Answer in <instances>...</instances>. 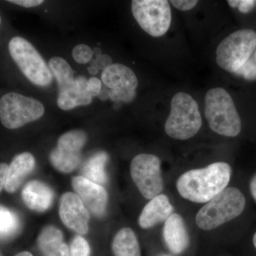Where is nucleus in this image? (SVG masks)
<instances>
[{
  "label": "nucleus",
  "instance_id": "8",
  "mask_svg": "<svg viewBox=\"0 0 256 256\" xmlns=\"http://www.w3.org/2000/svg\"><path fill=\"white\" fill-rule=\"evenodd\" d=\"M132 12L138 24L153 37L163 36L170 28L172 12L166 0H133Z\"/></svg>",
  "mask_w": 256,
  "mask_h": 256
},
{
  "label": "nucleus",
  "instance_id": "23",
  "mask_svg": "<svg viewBox=\"0 0 256 256\" xmlns=\"http://www.w3.org/2000/svg\"><path fill=\"white\" fill-rule=\"evenodd\" d=\"M92 102V98L86 92L80 90L58 94L57 105L62 110H69L82 106H88Z\"/></svg>",
  "mask_w": 256,
  "mask_h": 256
},
{
  "label": "nucleus",
  "instance_id": "15",
  "mask_svg": "<svg viewBox=\"0 0 256 256\" xmlns=\"http://www.w3.org/2000/svg\"><path fill=\"white\" fill-rule=\"evenodd\" d=\"M174 210L169 198L160 194L146 204L138 218V224L142 228H152L162 222H166L174 214Z\"/></svg>",
  "mask_w": 256,
  "mask_h": 256
},
{
  "label": "nucleus",
  "instance_id": "13",
  "mask_svg": "<svg viewBox=\"0 0 256 256\" xmlns=\"http://www.w3.org/2000/svg\"><path fill=\"white\" fill-rule=\"evenodd\" d=\"M72 186L92 215L101 217L105 214L108 196L102 185L92 182L82 176H77L72 180Z\"/></svg>",
  "mask_w": 256,
  "mask_h": 256
},
{
  "label": "nucleus",
  "instance_id": "12",
  "mask_svg": "<svg viewBox=\"0 0 256 256\" xmlns=\"http://www.w3.org/2000/svg\"><path fill=\"white\" fill-rule=\"evenodd\" d=\"M60 216L64 225L78 235L88 232L90 212L76 194L67 192L62 196Z\"/></svg>",
  "mask_w": 256,
  "mask_h": 256
},
{
  "label": "nucleus",
  "instance_id": "36",
  "mask_svg": "<svg viewBox=\"0 0 256 256\" xmlns=\"http://www.w3.org/2000/svg\"><path fill=\"white\" fill-rule=\"evenodd\" d=\"M228 3L232 8H238L240 1H238V0H229V1H228Z\"/></svg>",
  "mask_w": 256,
  "mask_h": 256
},
{
  "label": "nucleus",
  "instance_id": "1",
  "mask_svg": "<svg viewBox=\"0 0 256 256\" xmlns=\"http://www.w3.org/2000/svg\"><path fill=\"white\" fill-rule=\"evenodd\" d=\"M232 172L228 163L214 162L206 168L184 173L176 181V188L185 200L207 203L226 188Z\"/></svg>",
  "mask_w": 256,
  "mask_h": 256
},
{
  "label": "nucleus",
  "instance_id": "32",
  "mask_svg": "<svg viewBox=\"0 0 256 256\" xmlns=\"http://www.w3.org/2000/svg\"><path fill=\"white\" fill-rule=\"evenodd\" d=\"M9 166L5 163H0V192L4 188L5 182H6V174H8Z\"/></svg>",
  "mask_w": 256,
  "mask_h": 256
},
{
  "label": "nucleus",
  "instance_id": "39",
  "mask_svg": "<svg viewBox=\"0 0 256 256\" xmlns=\"http://www.w3.org/2000/svg\"><path fill=\"white\" fill-rule=\"evenodd\" d=\"M252 242H254V246H255L256 249V233L254 234V238H252Z\"/></svg>",
  "mask_w": 256,
  "mask_h": 256
},
{
  "label": "nucleus",
  "instance_id": "26",
  "mask_svg": "<svg viewBox=\"0 0 256 256\" xmlns=\"http://www.w3.org/2000/svg\"><path fill=\"white\" fill-rule=\"evenodd\" d=\"M237 75L242 76L248 80H256V64L252 60H248L236 72Z\"/></svg>",
  "mask_w": 256,
  "mask_h": 256
},
{
  "label": "nucleus",
  "instance_id": "43",
  "mask_svg": "<svg viewBox=\"0 0 256 256\" xmlns=\"http://www.w3.org/2000/svg\"></svg>",
  "mask_w": 256,
  "mask_h": 256
},
{
  "label": "nucleus",
  "instance_id": "42",
  "mask_svg": "<svg viewBox=\"0 0 256 256\" xmlns=\"http://www.w3.org/2000/svg\"></svg>",
  "mask_w": 256,
  "mask_h": 256
},
{
  "label": "nucleus",
  "instance_id": "19",
  "mask_svg": "<svg viewBox=\"0 0 256 256\" xmlns=\"http://www.w3.org/2000/svg\"><path fill=\"white\" fill-rule=\"evenodd\" d=\"M48 66L58 82V94L78 89L73 69L64 58L54 57L48 62Z\"/></svg>",
  "mask_w": 256,
  "mask_h": 256
},
{
  "label": "nucleus",
  "instance_id": "29",
  "mask_svg": "<svg viewBox=\"0 0 256 256\" xmlns=\"http://www.w3.org/2000/svg\"><path fill=\"white\" fill-rule=\"evenodd\" d=\"M112 58L108 54H101L96 58V66L99 70H102L104 72L106 68H108L112 65Z\"/></svg>",
  "mask_w": 256,
  "mask_h": 256
},
{
  "label": "nucleus",
  "instance_id": "6",
  "mask_svg": "<svg viewBox=\"0 0 256 256\" xmlns=\"http://www.w3.org/2000/svg\"><path fill=\"white\" fill-rule=\"evenodd\" d=\"M256 48V32L238 30L220 42L216 52V60L220 68L236 74L249 60Z\"/></svg>",
  "mask_w": 256,
  "mask_h": 256
},
{
  "label": "nucleus",
  "instance_id": "30",
  "mask_svg": "<svg viewBox=\"0 0 256 256\" xmlns=\"http://www.w3.org/2000/svg\"><path fill=\"white\" fill-rule=\"evenodd\" d=\"M8 2L12 3L23 8H32L43 4V0H10Z\"/></svg>",
  "mask_w": 256,
  "mask_h": 256
},
{
  "label": "nucleus",
  "instance_id": "17",
  "mask_svg": "<svg viewBox=\"0 0 256 256\" xmlns=\"http://www.w3.org/2000/svg\"><path fill=\"white\" fill-rule=\"evenodd\" d=\"M36 162L30 152H23L14 156L8 168L4 188L13 194L22 186L25 178L34 170Z\"/></svg>",
  "mask_w": 256,
  "mask_h": 256
},
{
  "label": "nucleus",
  "instance_id": "16",
  "mask_svg": "<svg viewBox=\"0 0 256 256\" xmlns=\"http://www.w3.org/2000/svg\"><path fill=\"white\" fill-rule=\"evenodd\" d=\"M54 194L46 184L38 180L28 182L22 192L24 203L30 210L44 212L53 203Z\"/></svg>",
  "mask_w": 256,
  "mask_h": 256
},
{
  "label": "nucleus",
  "instance_id": "9",
  "mask_svg": "<svg viewBox=\"0 0 256 256\" xmlns=\"http://www.w3.org/2000/svg\"><path fill=\"white\" fill-rule=\"evenodd\" d=\"M130 174L138 190L146 200L158 196L164 188L161 161L154 154L134 156L130 164Z\"/></svg>",
  "mask_w": 256,
  "mask_h": 256
},
{
  "label": "nucleus",
  "instance_id": "22",
  "mask_svg": "<svg viewBox=\"0 0 256 256\" xmlns=\"http://www.w3.org/2000/svg\"><path fill=\"white\" fill-rule=\"evenodd\" d=\"M21 228L20 218L12 210L0 204V238H10Z\"/></svg>",
  "mask_w": 256,
  "mask_h": 256
},
{
  "label": "nucleus",
  "instance_id": "10",
  "mask_svg": "<svg viewBox=\"0 0 256 256\" xmlns=\"http://www.w3.org/2000/svg\"><path fill=\"white\" fill-rule=\"evenodd\" d=\"M86 142L84 131L74 130L64 133L58 138L56 148L50 152V162L60 172H72L80 164L82 150Z\"/></svg>",
  "mask_w": 256,
  "mask_h": 256
},
{
  "label": "nucleus",
  "instance_id": "28",
  "mask_svg": "<svg viewBox=\"0 0 256 256\" xmlns=\"http://www.w3.org/2000/svg\"><path fill=\"white\" fill-rule=\"evenodd\" d=\"M171 4L175 8L181 11H188L191 10L196 6L198 1H194V0H172L170 1Z\"/></svg>",
  "mask_w": 256,
  "mask_h": 256
},
{
  "label": "nucleus",
  "instance_id": "34",
  "mask_svg": "<svg viewBox=\"0 0 256 256\" xmlns=\"http://www.w3.org/2000/svg\"><path fill=\"white\" fill-rule=\"evenodd\" d=\"M250 190L252 197L256 202V174L254 175L250 182Z\"/></svg>",
  "mask_w": 256,
  "mask_h": 256
},
{
  "label": "nucleus",
  "instance_id": "35",
  "mask_svg": "<svg viewBox=\"0 0 256 256\" xmlns=\"http://www.w3.org/2000/svg\"><path fill=\"white\" fill-rule=\"evenodd\" d=\"M88 70L89 73L94 76L98 74L99 72V69L96 66H92L88 67Z\"/></svg>",
  "mask_w": 256,
  "mask_h": 256
},
{
  "label": "nucleus",
  "instance_id": "3",
  "mask_svg": "<svg viewBox=\"0 0 256 256\" xmlns=\"http://www.w3.org/2000/svg\"><path fill=\"white\" fill-rule=\"evenodd\" d=\"M245 206L242 192L237 188H226L198 210L196 223L203 230H213L242 214Z\"/></svg>",
  "mask_w": 256,
  "mask_h": 256
},
{
  "label": "nucleus",
  "instance_id": "40",
  "mask_svg": "<svg viewBox=\"0 0 256 256\" xmlns=\"http://www.w3.org/2000/svg\"><path fill=\"white\" fill-rule=\"evenodd\" d=\"M159 256H173L171 255V254H162L159 255Z\"/></svg>",
  "mask_w": 256,
  "mask_h": 256
},
{
  "label": "nucleus",
  "instance_id": "25",
  "mask_svg": "<svg viewBox=\"0 0 256 256\" xmlns=\"http://www.w3.org/2000/svg\"><path fill=\"white\" fill-rule=\"evenodd\" d=\"M72 56H73L74 60L77 63L80 64H87L92 60V50L86 44L77 45L74 47L73 52H72Z\"/></svg>",
  "mask_w": 256,
  "mask_h": 256
},
{
  "label": "nucleus",
  "instance_id": "38",
  "mask_svg": "<svg viewBox=\"0 0 256 256\" xmlns=\"http://www.w3.org/2000/svg\"><path fill=\"white\" fill-rule=\"evenodd\" d=\"M14 256H33L31 252H20V254H16Z\"/></svg>",
  "mask_w": 256,
  "mask_h": 256
},
{
  "label": "nucleus",
  "instance_id": "21",
  "mask_svg": "<svg viewBox=\"0 0 256 256\" xmlns=\"http://www.w3.org/2000/svg\"><path fill=\"white\" fill-rule=\"evenodd\" d=\"M108 161V154L105 152H99L87 160L82 166V176L98 184L107 182L106 166Z\"/></svg>",
  "mask_w": 256,
  "mask_h": 256
},
{
  "label": "nucleus",
  "instance_id": "31",
  "mask_svg": "<svg viewBox=\"0 0 256 256\" xmlns=\"http://www.w3.org/2000/svg\"><path fill=\"white\" fill-rule=\"evenodd\" d=\"M255 4L256 2L252 0H242L239 3L238 9L240 12L247 14L252 11Z\"/></svg>",
  "mask_w": 256,
  "mask_h": 256
},
{
  "label": "nucleus",
  "instance_id": "18",
  "mask_svg": "<svg viewBox=\"0 0 256 256\" xmlns=\"http://www.w3.org/2000/svg\"><path fill=\"white\" fill-rule=\"evenodd\" d=\"M37 244L43 256H69V248L64 242L63 234L53 226L43 228Z\"/></svg>",
  "mask_w": 256,
  "mask_h": 256
},
{
  "label": "nucleus",
  "instance_id": "5",
  "mask_svg": "<svg viewBox=\"0 0 256 256\" xmlns=\"http://www.w3.org/2000/svg\"><path fill=\"white\" fill-rule=\"evenodd\" d=\"M9 52L22 73L32 84L46 87L53 82L50 66L28 40L22 37H13L9 43Z\"/></svg>",
  "mask_w": 256,
  "mask_h": 256
},
{
  "label": "nucleus",
  "instance_id": "4",
  "mask_svg": "<svg viewBox=\"0 0 256 256\" xmlns=\"http://www.w3.org/2000/svg\"><path fill=\"white\" fill-rule=\"evenodd\" d=\"M202 119L198 104L190 94H175L171 110L165 122V132L170 138L186 140L196 136L201 129Z\"/></svg>",
  "mask_w": 256,
  "mask_h": 256
},
{
  "label": "nucleus",
  "instance_id": "20",
  "mask_svg": "<svg viewBox=\"0 0 256 256\" xmlns=\"http://www.w3.org/2000/svg\"><path fill=\"white\" fill-rule=\"evenodd\" d=\"M111 248L114 256H141L137 236L130 228H122L116 234Z\"/></svg>",
  "mask_w": 256,
  "mask_h": 256
},
{
  "label": "nucleus",
  "instance_id": "2",
  "mask_svg": "<svg viewBox=\"0 0 256 256\" xmlns=\"http://www.w3.org/2000/svg\"><path fill=\"white\" fill-rule=\"evenodd\" d=\"M205 114L214 132L236 137L242 131V120L232 96L222 88L210 89L205 96Z\"/></svg>",
  "mask_w": 256,
  "mask_h": 256
},
{
  "label": "nucleus",
  "instance_id": "11",
  "mask_svg": "<svg viewBox=\"0 0 256 256\" xmlns=\"http://www.w3.org/2000/svg\"><path fill=\"white\" fill-rule=\"evenodd\" d=\"M101 78L109 89L110 100L124 102L134 100L138 80L132 69L124 64H112L102 72Z\"/></svg>",
  "mask_w": 256,
  "mask_h": 256
},
{
  "label": "nucleus",
  "instance_id": "41",
  "mask_svg": "<svg viewBox=\"0 0 256 256\" xmlns=\"http://www.w3.org/2000/svg\"><path fill=\"white\" fill-rule=\"evenodd\" d=\"M1 21H2V20H1V16H0V24H1Z\"/></svg>",
  "mask_w": 256,
  "mask_h": 256
},
{
  "label": "nucleus",
  "instance_id": "14",
  "mask_svg": "<svg viewBox=\"0 0 256 256\" xmlns=\"http://www.w3.org/2000/svg\"><path fill=\"white\" fill-rule=\"evenodd\" d=\"M163 239L171 255L182 256L188 252L190 247V236L181 216L172 214L164 222Z\"/></svg>",
  "mask_w": 256,
  "mask_h": 256
},
{
  "label": "nucleus",
  "instance_id": "24",
  "mask_svg": "<svg viewBox=\"0 0 256 256\" xmlns=\"http://www.w3.org/2000/svg\"><path fill=\"white\" fill-rule=\"evenodd\" d=\"M90 248L88 242L80 236H76L70 242L69 256H90Z\"/></svg>",
  "mask_w": 256,
  "mask_h": 256
},
{
  "label": "nucleus",
  "instance_id": "37",
  "mask_svg": "<svg viewBox=\"0 0 256 256\" xmlns=\"http://www.w3.org/2000/svg\"><path fill=\"white\" fill-rule=\"evenodd\" d=\"M92 54H95L96 56H100L102 54V52H101V50L99 48H95L94 50H92Z\"/></svg>",
  "mask_w": 256,
  "mask_h": 256
},
{
  "label": "nucleus",
  "instance_id": "7",
  "mask_svg": "<svg viewBox=\"0 0 256 256\" xmlns=\"http://www.w3.org/2000/svg\"><path fill=\"white\" fill-rule=\"evenodd\" d=\"M44 112L41 102L16 92H9L0 98V121L8 129H18L37 120Z\"/></svg>",
  "mask_w": 256,
  "mask_h": 256
},
{
  "label": "nucleus",
  "instance_id": "27",
  "mask_svg": "<svg viewBox=\"0 0 256 256\" xmlns=\"http://www.w3.org/2000/svg\"><path fill=\"white\" fill-rule=\"evenodd\" d=\"M102 86V82L98 78L92 77L88 80L86 92L90 97H96L98 95Z\"/></svg>",
  "mask_w": 256,
  "mask_h": 256
},
{
  "label": "nucleus",
  "instance_id": "33",
  "mask_svg": "<svg viewBox=\"0 0 256 256\" xmlns=\"http://www.w3.org/2000/svg\"><path fill=\"white\" fill-rule=\"evenodd\" d=\"M99 98L101 100H106L110 98V95H109V89L107 87L102 86V88H101L100 92H99L98 95Z\"/></svg>",
  "mask_w": 256,
  "mask_h": 256
}]
</instances>
